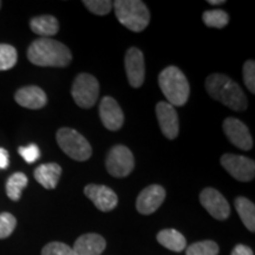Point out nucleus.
<instances>
[{
	"label": "nucleus",
	"instance_id": "nucleus-30",
	"mask_svg": "<svg viewBox=\"0 0 255 255\" xmlns=\"http://www.w3.org/2000/svg\"><path fill=\"white\" fill-rule=\"evenodd\" d=\"M18 151L27 163H33V162H36L37 159L40 157V150L36 144L20 146V148L18 149Z\"/></svg>",
	"mask_w": 255,
	"mask_h": 255
},
{
	"label": "nucleus",
	"instance_id": "nucleus-14",
	"mask_svg": "<svg viewBox=\"0 0 255 255\" xmlns=\"http://www.w3.org/2000/svg\"><path fill=\"white\" fill-rule=\"evenodd\" d=\"M100 116L103 126L110 131H117L124 123V114L116 100L105 96L100 104Z\"/></svg>",
	"mask_w": 255,
	"mask_h": 255
},
{
	"label": "nucleus",
	"instance_id": "nucleus-26",
	"mask_svg": "<svg viewBox=\"0 0 255 255\" xmlns=\"http://www.w3.org/2000/svg\"><path fill=\"white\" fill-rule=\"evenodd\" d=\"M83 4L89 11L97 15L108 14L113 8V2L110 0H84Z\"/></svg>",
	"mask_w": 255,
	"mask_h": 255
},
{
	"label": "nucleus",
	"instance_id": "nucleus-22",
	"mask_svg": "<svg viewBox=\"0 0 255 255\" xmlns=\"http://www.w3.org/2000/svg\"><path fill=\"white\" fill-rule=\"evenodd\" d=\"M28 180L23 173H14L8 177L6 182V194L12 201H18L21 197V193L26 188Z\"/></svg>",
	"mask_w": 255,
	"mask_h": 255
},
{
	"label": "nucleus",
	"instance_id": "nucleus-1",
	"mask_svg": "<svg viewBox=\"0 0 255 255\" xmlns=\"http://www.w3.org/2000/svg\"><path fill=\"white\" fill-rule=\"evenodd\" d=\"M27 58L38 66L64 68L71 62L72 55L69 47L60 41L51 38H39L28 47Z\"/></svg>",
	"mask_w": 255,
	"mask_h": 255
},
{
	"label": "nucleus",
	"instance_id": "nucleus-27",
	"mask_svg": "<svg viewBox=\"0 0 255 255\" xmlns=\"http://www.w3.org/2000/svg\"><path fill=\"white\" fill-rule=\"evenodd\" d=\"M17 226V220L9 213L0 214V239H6L12 234Z\"/></svg>",
	"mask_w": 255,
	"mask_h": 255
},
{
	"label": "nucleus",
	"instance_id": "nucleus-16",
	"mask_svg": "<svg viewBox=\"0 0 255 255\" xmlns=\"http://www.w3.org/2000/svg\"><path fill=\"white\" fill-rule=\"evenodd\" d=\"M107 247V241L100 234L89 233L81 235L75 245L72 252L73 255H101Z\"/></svg>",
	"mask_w": 255,
	"mask_h": 255
},
{
	"label": "nucleus",
	"instance_id": "nucleus-17",
	"mask_svg": "<svg viewBox=\"0 0 255 255\" xmlns=\"http://www.w3.org/2000/svg\"><path fill=\"white\" fill-rule=\"evenodd\" d=\"M14 100L19 105L32 110L41 109L47 103L45 92L41 90L39 87H34V85L19 89L15 92Z\"/></svg>",
	"mask_w": 255,
	"mask_h": 255
},
{
	"label": "nucleus",
	"instance_id": "nucleus-8",
	"mask_svg": "<svg viewBox=\"0 0 255 255\" xmlns=\"http://www.w3.org/2000/svg\"><path fill=\"white\" fill-rule=\"evenodd\" d=\"M222 167L232 175L235 180L248 182L253 180L255 175V163L253 159L240 155L225 154L220 159Z\"/></svg>",
	"mask_w": 255,
	"mask_h": 255
},
{
	"label": "nucleus",
	"instance_id": "nucleus-10",
	"mask_svg": "<svg viewBox=\"0 0 255 255\" xmlns=\"http://www.w3.org/2000/svg\"><path fill=\"white\" fill-rule=\"evenodd\" d=\"M126 72L129 84L132 88H139L144 82L145 64L143 52L137 47H130L124 58Z\"/></svg>",
	"mask_w": 255,
	"mask_h": 255
},
{
	"label": "nucleus",
	"instance_id": "nucleus-32",
	"mask_svg": "<svg viewBox=\"0 0 255 255\" xmlns=\"http://www.w3.org/2000/svg\"><path fill=\"white\" fill-rule=\"evenodd\" d=\"M9 164L8 151L4 148H0V169H6Z\"/></svg>",
	"mask_w": 255,
	"mask_h": 255
},
{
	"label": "nucleus",
	"instance_id": "nucleus-33",
	"mask_svg": "<svg viewBox=\"0 0 255 255\" xmlns=\"http://www.w3.org/2000/svg\"><path fill=\"white\" fill-rule=\"evenodd\" d=\"M208 2L210 5H220L225 2V0H208Z\"/></svg>",
	"mask_w": 255,
	"mask_h": 255
},
{
	"label": "nucleus",
	"instance_id": "nucleus-19",
	"mask_svg": "<svg viewBox=\"0 0 255 255\" xmlns=\"http://www.w3.org/2000/svg\"><path fill=\"white\" fill-rule=\"evenodd\" d=\"M31 30L43 38L55 36L59 31V23L53 15H39L34 17L30 21Z\"/></svg>",
	"mask_w": 255,
	"mask_h": 255
},
{
	"label": "nucleus",
	"instance_id": "nucleus-25",
	"mask_svg": "<svg viewBox=\"0 0 255 255\" xmlns=\"http://www.w3.org/2000/svg\"><path fill=\"white\" fill-rule=\"evenodd\" d=\"M220 248L214 241L206 240L193 244L187 248V255H218Z\"/></svg>",
	"mask_w": 255,
	"mask_h": 255
},
{
	"label": "nucleus",
	"instance_id": "nucleus-4",
	"mask_svg": "<svg viewBox=\"0 0 255 255\" xmlns=\"http://www.w3.org/2000/svg\"><path fill=\"white\" fill-rule=\"evenodd\" d=\"M113 7L120 23L130 31L141 32L150 21L149 9L141 0H117Z\"/></svg>",
	"mask_w": 255,
	"mask_h": 255
},
{
	"label": "nucleus",
	"instance_id": "nucleus-6",
	"mask_svg": "<svg viewBox=\"0 0 255 255\" xmlns=\"http://www.w3.org/2000/svg\"><path fill=\"white\" fill-rule=\"evenodd\" d=\"M71 95L78 107L90 109L100 96V83L90 73H79L73 81Z\"/></svg>",
	"mask_w": 255,
	"mask_h": 255
},
{
	"label": "nucleus",
	"instance_id": "nucleus-34",
	"mask_svg": "<svg viewBox=\"0 0 255 255\" xmlns=\"http://www.w3.org/2000/svg\"><path fill=\"white\" fill-rule=\"evenodd\" d=\"M0 7H1V1H0Z\"/></svg>",
	"mask_w": 255,
	"mask_h": 255
},
{
	"label": "nucleus",
	"instance_id": "nucleus-12",
	"mask_svg": "<svg viewBox=\"0 0 255 255\" xmlns=\"http://www.w3.org/2000/svg\"><path fill=\"white\" fill-rule=\"evenodd\" d=\"M165 199V190L158 184H151L139 193L136 200L137 212L143 215H150L155 213Z\"/></svg>",
	"mask_w": 255,
	"mask_h": 255
},
{
	"label": "nucleus",
	"instance_id": "nucleus-31",
	"mask_svg": "<svg viewBox=\"0 0 255 255\" xmlns=\"http://www.w3.org/2000/svg\"><path fill=\"white\" fill-rule=\"evenodd\" d=\"M232 255H254L253 251L245 245H238L232 252Z\"/></svg>",
	"mask_w": 255,
	"mask_h": 255
},
{
	"label": "nucleus",
	"instance_id": "nucleus-21",
	"mask_svg": "<svg viewBox=\"0 0 255 255\" xmlns=\"http://www.w3.org/2000/svg\"><path fill=\"white\" fill-rule=\"evenodd\" d=\"M235 208L241 221L246 226L248 231H255V206L254 203L246 197H238L235 200Z\"/></svg>",
	"mask_w": 255,
	"mask_h": 255
},
{
	"label": "nucleus",
	"instance_id": "nucleus-23",
	"mask_svg": "<svg viewBox=\"0 0 255 255\" xmlns=\"http://www.w3.org/2000/svg\"><path fill=\"white\" fill-rule=\"evenodd\" d=\"M202 20L208 27L223 28L229 23V15L222 9H209L203 12Z\"/></svg>",
	"mask_w": 255,
	"mask_h": 255
},
{
	"label": "nucleus",
	"instance_id": "nucleus-18",
	"mask_svg": "<svg viewBox=\"0 0 255 255\" xmlns=\"http://www.w3.org/2000/svg\"><path fill=\"white\" fill-rule=\"evenodd\" d=\"M62 175V167L57 163L41 164L34 170V178L45 189H55Z\"/></svg>",
	"mask_w": 255,
	"mask_h": 255
},
{
	"label": "nucleus",
	"instance_id": "nucleus-20",
	"mask_svg": "<svg viewBox=\"0 0 255 255\" xmlns=\"http://www.w3.org/2000/svg\"><path fill=\"white\" fill-rule=\"evenodd\" d=\"M157 241L173 252H182L187 246L186 238L175 229H163L157 234Z\"/></svg>",
	"mask_w": 255,
	"mask_h": 255
},
{
	"label": "nucleus",
	"instance_id": "nucleus-28",
	"mask_svg": "<svg viewBox=\"0 0 255 255\" xmlns=\"http://www.w3.org/2000/svg\"><path fill=\"white\" fill-rule=\"evenodd\" d=\"M41 255H73L72 248L63 242H50L41 251Z\"/></svg>",
	"mask_w": 255,
	"mask_h": 255
},
{
	"label": "nucleus",
	"instance_id": "nucleus-24",
	"mask_svg": "<svg viewBox=\"0 0 255 255\" xmlns=\"http://www.w3.org/2000/svg\"><path fill=\"white\" fill-rule=\"evenodd\" d=\"M17 50L8 44H0V71L12 69L17 64Z\"/></svg>",
	"mask_w": 255,
	"mask_h": 255
},
{
	"label": "nucleus",
	"instance_id": "nucleus-11",
	"mask_svg": "<svg viewBox=\"0 0 255 255\" xmlns=\"http://www.w3.org/2000/svg\"><path fill=\"white\" fill-rule=\"evenodd\" d=\"M223 131L232 144H234L242 150H251L253 148V139L247 126L240 120L234 117H228L223 122Z\"/></svg>",
	"mask_w": 255,
	"mask_h": 255
},
{
	"label": "nucleus",
	"instance_id": "nucleus-13",
	"mask_svg": "<svg viewBox=\"0 0 255 255\" xmlns=\"http://www.w3.org/2000/svg\"><path fill=\"white\" fill-rule=\"evenodd\" d=\"M84 194L101 212H110L116 208L119 203L116 193L111 188L102 184H88L84 188Z\"/></svg>",
	"mask_w": 255,
	"mask_h": 255
},
{
	"label": "nucleus",
	"instance_id": "nucleus-15",
	"mask_svg": "<svg viewBox=\"0 0 255 255\" xmlns=\"http://www.w3.org/2000/svg\"><path fill=\"white\" fill-rule=\"evenodd\" d=\"M155 110L162 133L169 139L176 138L180 124H178V116L175 108L165 102H158Z\"/></svg>",
	"mask_w": 255,
	"mask_h": 255
},
{
	"label": "nucleus",
	"instance_id": "nucleus-9",
	"mask_svg": "<svg viewBox=\"0 0 255 255\" xmlns=\"http://www.w3.org/2000/svg\"><path fill=\"white\" fill-rule=\"evenodd\" d=\"M200 202L203 208L216 220H226L231 214L228 201L214 188H206L201 191Z\"/></svg>",
	"mask_w": 255,
	"mask_h": 255
},
{
	"label": "nucleus",
	"instance_id": "nucleus-2",
	"mask_svg": "<svg viewBox=\"0 0 255 255\" xmlns=\"http://www.w3.org/2000/svg\"><path fill=\"white\" fill-rule=\"evenodd\" d=\"M206 89L209 96L221 102L226 107L235 111H245L247 109L248 101L240 85L228 76L222 73H213L206 79Z\"/></svg>",
	"mask_w": 255,
	"mask_h": 255
},
{
	"label": "nucleus",
	"instance_id": "nucleus-7",
	"mask_svg": "<svg viewBox=\"0 0 255 255\" xmlns=\"http://www.w3.org/2000/svg\"><path fill=\"white\" fill-rule=\"evenodd\" d=\"M108 173L114 177H126L133 170L135 158L131 150L126 145H115L105 161Z\"/></svg>",
	"mask_w": 255,
	"mask_h": 255
},
{
	"label": "nucleus",
	"instance_id": "nucleus-3",
	"mask_svg": "<svg viewBox=\"0 0 255 255\" xmlns=\"http://www.w3.org/2000/svg\"><path fill=\"white\" fill-rule=\"evenodd\" d=\"M158 84L169 104L182 107L188 102L190 85L184 73L177 66H168L158 76Z\"/></svg>",
	"mask_w": 255,
	"mask_h": 255
},
{
	"label": "nucleus",
	"instance_id": "nucleus-5",
	"mask_svg": "<svg viewBox=\"0 0 255 255\" xmlns=\"http://www.w3.org/2000/svg\"><path fill=\"white\" fill-rule=\"evenodd\" d=\"M57 143L69 157L83 162L91 157L92 149L84 136L71 128H62L57 131Z\"/></svg>",
	"mask_w": 255,
	"mask_h": 255
},
{
	"label": "nucleus",
	"instance_id": "nucleus-29",
	"mask_svg": "<svg viewBox=\"0 0 255 255\" xmlns=\"http://www.w3.org/2000/svg\"><path fill=\"white\" fill-rule=\"evenodd\" d=\"M244 81L248 90L255 94V63L254 60H247L244 65Z\"/></svg>",
	"mask_w": 255,
	"mask_h": 255
}]
</instances>
